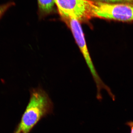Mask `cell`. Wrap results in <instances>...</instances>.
I'll list each match as a JSON object with an SVG mask.
<instances>
[{
  "mask_svg": "<svg viewBox=\"0 0 133 133\" xmlns=\"http://www.w3.org/2000/svg\"><path fill=\"white\" fill-rule=\"evenodd\" d=\"M66 24L70 29L76 43L77 44L80 51L82 52L92 74L93 77L95 80L97 89V98L100 100L102 99L101 91L102 89H105L107 91L113 100L114 101L115 100V96L112 92L110 88L102 82L94 66L87 48L84 35L80 22L76 19H70L66 22Z\"/></svg>",
  "mask_w": 133,
  "mask_h": 133,
  "instance_id": "cell-3",
  "label": "cell"
},
{
  "mask_svg": "<svg viewBox=\"0 0 133 133\" xmlns=\"http://www.w3.org/2000/svg\"><path fill=\"white\" fill-rule=\"evenodd\" d=\"M125 124L129 127L130 128V131H131L130 133H133V121L127 122L125 123Z\"/></svg>",
  "mask_w": 133,
  "mask_h": 133,
  "instance_id": "cell-8",
  "label": "cell"
},
{
  "mask_svg": "<svg viewBox=\"0 0 133 133\" xmlns=\"http://www.w3.org/2000/svg\"><path fill=\"white\" fill-rule=\"evenodd\" d=\"M92 18L124 22L133 21V4L111 3L92 0Z\"/></svg>",
  "mask_w": 133,
  "mask_h": 133,
  "instance_id": "cell-2",
  "label": "cell"
},
{
  "mask_svg": "<svg viewBox=\"0 0 133 133\" xmlns=\"http://www.w3.org/2000/svg\"><path fill=\"white\" fill-rule=\"evenodd\" d=\"M53 104L45 91L33 89L28 106L16 133H29L43 117L52 112Z\"/></svg>",
  "mask_w": 133,
  "mask_h": 133,
  "instance_id": "cell-1",
  "label": "cell"
},
{
  "mask_svg": "<svg viewBox=\"0 0 133 133\" xmlns=\"http://www.w3.org/2000/svg\"><path fill=\"white\" fill-rule=\"evenodd\" d=\"M38 2L41 12L45 14L50 13L55 4V0H38Z\"/></svg>",
  "mask_w": 133,
  "mask_h": 133,
  "instance_id": "cell-5",
  "label": "cell"
},
{
  "mask_svg": "<svg viewBox=\"0 0 133 133\" xmlns=\"http://www.w3.org/2000/svg\"><path fill=\"white\" fill-rule=\"evenodd\" d=\"M15 4V3L14 2L10 1L0 5V20L9 9L12 7L14 6Z\"/></svg>",
  "mask_w": 133,
  "mask_h": 133,
  "instance_id": "cell-6",
  "label": "cell"
},
{
  "mask_svg": "<svg viewBox=\"0 0 133 133\" xmlns=\"http://www.w3.org/2000/svg\"><path fill=\"white\" fill-rule=\"evenodd\" d=\"M101 2L111 3H125L133 4V0H93Z\"/></svg>",
  "mask_w": 133,
  "mask_h": 133,
  "instance_id": "cell-7",
  "label": "cell"
},
{
  "mask_svg": "<svg viewBox=\"0 0 133 133\" xmlns=\"http://www.w3.org/2000/svg\"><path fill=\"white\" fill-rule=\"evenodd\" d=\"M55 2L65 23L70 19L85 22L92 18V0H55Z\"/></svg>",
  "mask_w": 133,
  "mask_h": 133,
  "instance_id": "cell-4",
  "label": "cell"
}]
</instances>
